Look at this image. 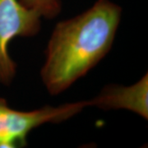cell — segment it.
<instances>
[{
    "label": "cell",
    "instance_id": "cell-5",
    "mask_svg": "<svg viewBox=\"0 0 148 148\" xmlns=\"http://www.w3.org/2000/svg\"><path fill=\"white\" fill-rule=\"evenodd\" d=\"M22 5L37 11L41 16L52 19L57 16L61 11L59 0H19Z\"/></svg>",
    "mask_w": 148,
    "mask_h": 148
},
{
    "label": "cell",
    "instance_id": "cell-1",
    "mask_svg": "<svg viewBox=\"0 0 148 148\" xmlns=\"http://www.w3.org/2000/svg\"><path fill=\"white\" fill-rule=\"evenodd\" d=\"M119 6L98 0L87 11L57 23L48 43L40 76L58 95L94 68L110 50L121 18Z\"/></svg>",
    "mask_w": 148,
    "mask_h": 148
},
{
    "label": "cell",
    "instance_id": "cell-2",
    "mask_svg": "<svg viewBox=\"0 0 148 148\" xmlns=\"http://www.w3.org/2000/svg\"><path fill=\"white\" fill-rule=\"evenodd\" d=\"M90 106H95L94 99L26 112L12 109L6 100L0 98V148L23 147L27 144V135L34 128L46 123L64 121Z\"/></svg>",
    "mask_w": 148,
    "mask_h": 148
},
{
    "label": "cell",
    "instance_id": "cell-4",
    "mask_svg": "<svg viewBox=\"0 0 148 148\" xmlns=\"http://www.w3.org/2000/svg\"><path fill=\"white\" fill-rule=\"evenodd\" d=\"M148 79L146 74L131 86H107L95 98V106L103 110L126 109L147 119Z\"/></svg>",
    "mask_w": 148,
    "mask_h": 148
},
{
    "label": "cell",
    "instance_id": "cell-3",
    "mask_svg": "<svg viewBox=\"0 0 148 148\" xmlns=\"http://www.w3.org/2000/svg\"><path fill=\"white\" fill-rule=\"evenodd\" d=\"M41 15L19 0H0V82L9 85L16 64L8 53V45L16 36H33L40 30Z\"/></svg>",
    "mask_w": 148,
    "mask_h": 148
}]
</instances>
